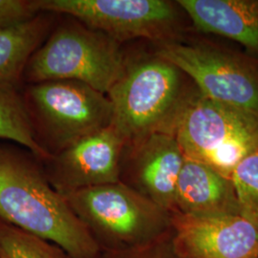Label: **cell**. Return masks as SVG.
Masks as SVG:
<instances>
[{
	"label": "cell",
	"mask_w": 258,
	"mask_h": 258,
	"mask_svg": "<svg viewBox=\"0 0 258 258\" xmlns=\"http://www.w3.org/2000/svg\"><path fill=\"white\" fill-rule=\"evenodd\" d=\"M23 98L37 142L51 156L112 123L113 108L107 95L85 83L30 84Z\"/></svg>",
	"instance_id": "8992f818"
},
{
	"label": "cell",
	"mask_w": 258,
	"mask_h": 258,
	"mask_svg": "<svg viewBox=\"0 0 258 258\" xmlns=\"http://www.w3.org/2000/svg\"><path fill=\"white\" fill-rule=\"evenodd\" d=\"M42 13L63 14L121 43L145 38L156 44L182 38L179 4L166 0H37Z\"/></svg>",
	"instance_id": "ba28073f"
},
{
	"label": "cell",
	"mask_w": 258,
	"mask_h": 258,
	"mask_svg": "<svg viewBox=\"0 0 258 258\" xmlns=\"http://www.w3.org/2000/svg\"><path fill=\"white\" fill-rule=\"evenodd\" d=\"M184 156L174 136L156 133L125 148L120 182L168 212H175L177 180Z\"/></svg>",
	"instance_id": "8fae6325"
},
{
	"label": "cell",
	"mask_w": 258,
	"mask_h": 258,
	"mask_svg": "<svg viewBox=\"0 0 258 258\" xmlns=\"http://www.w3.org/2000/svg\"><path fill=\"white\" fill-rule=\"evenodd\" d=\"M240 215L258 227V148L244 158L231 175Z\"/></svg>",
	"instance_id": "e0dca14e"
},
{
	"label": "cell",
	"mask_w": 258,
	"mask_h": 258,
	"mask_svg": "<svg viewBox=\"0 0 258 258\" xmlns=\"http://www.w3.org/2000/svg\"><path fill=\"white\" fill-rule=\"evenodd\" d=\"M174 204V213L184 215H240L231 179L211 166L186 158L177 180Z\"/></svg>",
	"instance_id": "7c38bea8"
},
{
	"label": "cell",
	"mask_w": 258,
	"mask_h": 258,
	"mask_svg": "<svg viewBox=\"0 0 258 258\" xmlns=\"http://www.w3.org/2000/svg\"><path fill=\"white\" fill-rule=\"evenodd\" d=\"M102 251L137 247L171 230V215L117 182L62 194Z\"/></svg>",
	"instance_id": "3957f363"
},
{
	"label": "cell",
	"mask_w": 258,
	"mask_h": 258,
	"mask_svg": "<svg viewBox=\"0 0 258 258\" xmlns=\"http://www.w3.org/2000/svg\"><path fill=\"white\" fill-rule=\"evenodd\" d=\"M0 139L18 143L39 162L51 157L37 142L23 96L5 83H0Z\"/></svg>",
	"instance_id": "9a60e30c"
},
{
	"label": "cell",
	"mask_w": 258,
	"mask_h": 258,
	"mask_svg": "<svg viewBox=\"0 0 258 258\" xmlns=\"http://www.w3.org/2000/svg\"><path fill=\"white\" fill-rule=\"evenodd\" d=\"M125 142L113 125L88 135L40 162L48 181L57 192L120 182Z\"/></svg>",
	"instance_id": "9c48e42d"
},
{
	"label": "cell",
	"mask_w": 258,
	"mask_h": 258,
	"mask_svg": "<svg viewBox=\"0 0 258 258\" xmlns=\"http://www.w3.org/2000/svg\"><path fill=\"white\" fill-rule=\"evenodd\" d=\"M50 26V18L40 13L23 23L0 29V83L18 85L30 57L45 40Z\"/></svg>",
	"instance_id": "5bb4252c"
},
{
	"label": "cell",
	"mask_w": 258,
	"mask_h": 258,
	"mask_svg": "<svg viewBox=\"0 0 258 258\" xmlns=\"http://www.w3.org/2000/svg\"><path fill=\"white\" fill-rule=\"evenodd\" d=\"M125 64L119 42L76 20L56 28L44 40L30 57L22 78L30 84L80 82L107 95Z\"/></svg>",
	"instance_id": "277c9868"
},
{
	"label": "cell",
	"mask_w": 258,
	"mask_h": 258,
	"mask_svg": "<svg viewBox=\"0 0 258 258\" xmlns=\"http://www.w3.org/2000/svg\"><path fill=\"white\" fill-rule=\"evenodd\" d=\"M101 258H180L176 252L171 230L162 236L144 245L120 249L102 251Z\"/></svg>",
	"instance_id": "ac0fdd59"
},
{
	"label": "cell",
	"mask_w": 258,
	"mask_h": 258,
	"mask_svg": "<svg viewBox=\"0 0 258 258\" xmlns=\"http://www.w3.org/2000/svg\"><path fill=\"white\" fill-rule=\"evenodd\" d=\"M197 90L182 70L155 53L126 59L121 77L107 93L111 125L126 148L156 133L173 136L177 120Z\"/></svg>",
	"instance_id": "7a4b0ae2"
},
{
	"label": "cell",
	"mask_w": 258,
	"mask_h": 258,
	"mask_svg": "<svg viewBox=\"0 0 258 258\" xmlns=\"http://www.w3.org/2000/svg\"><path fill=\"white\" fill-rule=\"evenodd\" d=\"M0 220L58 246L73 258H101L102 250L40 162L0 147Z\"/></svg>",
	"instance_id": "6da1fadb"
},
{
	"label": "cell",
	"mask_w": 258,
	"mask_h": 258,
	"mask_svg": "<svg viewBox=\"0 0 258 258\" xmlns=\"http://www.w3.org/2000/svg\"><path fill=\"white\" fill-rule=\"evenodd\" d=\"M173 136L184 158L231 179L240 162L258 148V115L197 90L177 120Z\"/></svg>",
	"instance_id": "5b68a950"
},
{
	"label": "cell",
	"mask_w": 258,
	"mask_h": 258,
	"mask_svg": "<svg viewBox=\"0 0 258 258\" xmlns=\"http://www.w3.org/2000/svg\"><path fill=\"white\" fill-rule=\"evenodd\" d=\"M40 13L37 0H0V29L23 23Z\"/></svg>",
	"instance_id": "d6986e66"
},
{
	"label": "cell",
	"mask_w": 258,
	"mask_h": 258,
	"mask_svg": "<svg viewBox=\"0 0 258 258\" xmlns=\"http://www.w3.org/2000/svg\"><path fill=\"white\" fill-rule=\"evenodd\" d=\"M156 55L177 66L205 97L258 115V58L210 41L157 44Z\"/></svg>",
	"instance_id": "52a82bcc"
},
{
	"label": "cell",
	"mask_w": 258,
	"mask_h": 258,
	"mask_svg": "<svg viewBox=\"0 0 258 258\" xmlns=\"http://www.w3.org/2000/svg\"><path fill=\"white\" fill-rule=\"evenodd\" d=\"M179 6L202 33L227 37L258 58V0H179Z\"/></svg>",
	"instance_id": "4fadbf2b"
},
{
	"label": "cell",
	"mask_w": 258,
	"mask_h": 258,
	"mask_svg": "<svg viewBox=\"0 0 258 258\" xmlns=\"http://www.w3.org/2000/svg\"><path fill=\"white\" fill-rule=\"evenodd\" d=\"M0 258H73L55 244L0 220Z\"/></svg>",
	"instance_id": "2e32d148"
},
{
	"label": "cell",
	"mask_w": 258,
	"mask_h": 258,
	"mask_svg": "<svg viewBox=\"0 0 258 258\" xmlns=\"http://www.w3.org/2000/svg\"><path fill=\"white\" fill-rule=\"evenodd\" d=\"M180 258H258V227L241 215L171 214Z\"/></svg>",
	"instance_id": "30bf717a"
}]
</instances>
